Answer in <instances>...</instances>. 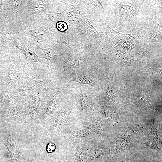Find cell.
Segmentation results:
<instances>
[{
  "mask_svg": "<svg viewBox=\"0 0 162 162\" xmlns=\"http://www.w3.org/2000/svg\"><path fill=\"white\" fill-rule=\"evenodd\" d=\"M99 127V123L95 120L86 128L80 130L74 131H72V134L76 138L78 139L95 132Z\"/></svg>",
  "mask_w": 162,
  "mask_h": 162,
  "instance_id": "cell-1",
  "label": "cell"
},
{
  "mask_svg": "<svg viewBox=\"0 0 162 162\" xmlns=\"http://www.w3.org/2000/svg\"><path fill=\"white\" fill-rule=\"evenodd\" d=\"M40 80L35 78H28L26 81L15 92L17 94L24 93L30 90L38 83L41 82Z\"/></svg>",
  "mask_w": 162,
  "mask_h": 162,
  "instance_id": "cell-2",
  "label": "cell"
},
{
  "mask_svg": "<svg viewBox=\"0 0 162 162\" xmlns=\"http://www.w3.org/2000/svg\"><path fill=\"white\" fill-rule=\"evenodd\" d=\"M80 105L82 110L84 112H90L93 108L90 98L86 94H82L80 96Z\"/></svg>",
  "mask_w": 162,
  "mask_h": 162,
  "instance_id": "cell-3",
  "label": "cell"
},
{
  "mask_svg": "<svg viewBox=\"0 0 162 162\" xmlns=\"http://www.w3.org/2000/svg\"><path fill=\"white\" fill-rule=\"evenodd\" d=\"M40 90L35 91L29 99V109L31 110L32 113H34L38 105V103L40 96Z\"/></svg>",
  "mask_w": 162,
  "mask_h": 162,
  "instance_id": "cell-4",
  "label": "cell"
},
{
  "mask_svg": "<svg viewBox=\"0 0 162 162\" xmlns=\"http://www.w3.org/2000/svg\"><path fill=\"white\" fill-rule=\"evenodd\" d=\"M80 84H88L95 87L96 85L93 80L91 77L86 74L78 75L74 78L73 80Z\"/></svg>",
  "mask_w": 162,
  "mask_h": 162,
  "instance_id": "cell-5",
  "label": "cell"
},
{
  "mask_svg": "<svg viewBox=\"0 0 162 162\" xmlns=\"http://www.w3.org/2000/svg\"><path fill=\"white\" fill-rule=\"evenodd\" d=\"M87 150L85 148L77 146L75 154V159L76 162H86L87 159Z\"/></svg>",
  "mask_w": 162,
  "mask_h": 162,
  "instance_id": "cell-6",
  "label": "cell"
},
{
  "mask_svg": "<svg viewBox=\"0 0 162 162\" xmlns=\"http://www.w3.org/2000/svg\"><path fill=\"white\" fill-rule=\"evenodd\" d=\"M70 110L69 108H64L58 114L56 119V123L58 126L64 124L68 118L70 112Z\"/></svg>",
  "mask_w": 162,
  "mask_h": 162,
  "instance_id": "cell-7",
  "label": "cell"
},
{
  "mask_svg": "<svg viewBox=\"0 0 162 162\" xmlns=\"http://www.w3.org/2000/svg\"><path fill=\"white\" fill-rule=\"evenodd\" d=\"M57 94H55L51 96L46 104L44 112L46 115L51 113L55 110L56 107V99Z\"/></svg>",
  "mask_w": 162,
  "mask_h": 162,
  "instance_id": "cell-8",
  "label": "cell"
},
{
  "mask_svg": "<svg viewBox=\"0 0 162 162\" xmlns=\"http://www.w3.org/2000/svg\"><path fill=\"white\" fill-rule=\"evenodd\" d=\"M104 152L100 149H96L93 150L91 154V158L92 160L96 159L104 154Z\"/></svg>",
  "mask_w": 162,
  "mask_h": 162,
  "instance_id": "cell-9",
  "label": "cell"
},
{
  "mask_svg": "<svg viewBox=\"0 0 162 162\" xmlns=\"http://www.w3.org/2000/svg\"><path fill=\"white\" fill-rule=\"evenodd\" d=\"M56 26L58 29L60 31H64L68 28L67 24L63 21H58L56 24Z\"/></svg>",
  "mask_w": 162,
  "mask_h": 162,
  "instance_id": "cell-10",
  "label": "cell"
},
{
  "mask_svg": "<svg viewBox=\"0 0 162 162\" xmlns=\"http://www.w3.org/2000/svg\"><path fill=\"white\" fill-rule=\"evenodd\" d=\"M56 148L55 145L53 142H50L47 145L46 151L48 153H52L55 151Z\"/></svg>",
  "mask_w": 162,
  "mask_h": 162,
  "instance_id": "cell-11",
  "label": "cell"
},
{
  "mask_svg": "<svg viewBox=\"0 0 162 162\" xmlns=\"http://www.w3.org/2000/svg\"><path fill=\"white\" fill-rule=\"evenodd\" d=\"M148 70H149V72L154 74H159L160 76H161V69L158 68H148Z\"/></svg>",
  "mask_w": 162,
  "mask_h": 162,
  "instance_id": "cell-12",
  "label": "cell"
},
{
  "mask_svg": "<svg viewBox=\"0 0 162 162\" xmlns=\"http://www.w3.org/2000/svg\"><path fill=\"white\" fill-rule=\"evenodd\" d=\"M1 75H0V82H1Z\"/></svg>",
  "mask_w": 162,
  "mask_h": 162,
  "instance_id": "cell-13",
  "label": "cell"
},
{
  "mask_svg": "<svg viewBox=\"0 0 162 162\" xmlns=\"http://www.w3.org/2000/svg\"><path fill=\"white\" fill-rule=\"evenodd\" d=\"M65 162H67V161H66V160Z\"/></svg>",
  "mask_w": 162,
  "mask_h": 162,
  "instance_id": "cell-14",
  "label": "cell"
}]
</instances>
